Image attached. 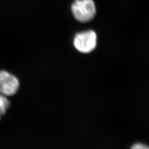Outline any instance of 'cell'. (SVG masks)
I'll list each match as a JSON object with an SVG mask.
<instances>
[{
    "label": "cell",
    "mask_w": 149,
    "mask_h": 149,
    "mask_svg": "<svg viewBox=\"0 0 149 149\" xmlns=\"http://www.w3.org/2000/svg\"><path fill=\"white\" fill-rule=\"evenodd\" d=\"M97 35L95 31L89 30L77 33L74 39V45L79 52L89 53L97 45Z\"/></svg>",
    "instance_id": "obj_2"
},
{
    "label": "cell",
    "mask_w": 149,
    "mask_h": 149,
    "mask_svg": "<svg viewBox=\"0 0 149 149\" xmlns=\"http://www.w3.org/2000/svg\"><path fill=\"white\" fill-rule=\"evenodd\" d=\"M19 81L13 74L2 70L0 71V93L3 96L15 95L19 90Z\"/></svg>",
    "instance_id": "obj_3"
},
{
    "label": "cell",
    "mask_w": 149,
    "mask_h": 149,
    "mask_svg": "<svg viewBox=\"0 0 149 149\" xmlns=\"http://www.w3.org/2000/svg\"><path fill=\"white\" fill-rule=\"evenodd\" d=\"M71 11L76 19L82 23L92 21L96 15V6L93 0H75Z\"/></svg>",
    "instance_id": "obj_1"
},
{
    "label": "cell",
    "mask_w": 149,
    "mask_h": 149,
    "mask_svg": "<svg viewBox=\"0 0 149 149\" xmlns=\"http://www.w3.org/2000/svg\"><path fill=\"white\" fill-rule=\"evenodd\" d=\"M132 148L134 149H149V147L145 144L137 143V144H134L132 147Z\"/></svg>",
    "instance_id": "obj_5"
},
{
    "label": "cell",
    "mask_w": 149,
    "mask_h": 149,
    "mask_svg": "<svg viewBox=\"0 0 149 149\" xmlns=\"http://www.w3.org/2000/svg\"><path fill=\"white\" fill-rule=\"evenodd\" d=\"M10 106V102L6 96L0 93V120L2 117L5 115L7 109Z\"/></svg>",
    "instance_id": "obj_4"
}]
</instances>
